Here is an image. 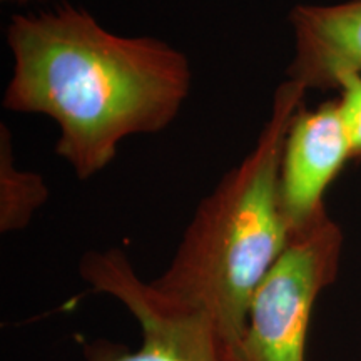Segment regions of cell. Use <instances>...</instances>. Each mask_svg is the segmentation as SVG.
<instances>
[{"instance_id": "cell-5", "label": "cell", "mask_w": 361, "mask_h": 361, "mask_svg": "<svg viewBox=\"0 0 361 361\" xmlns=\"http://www.w3.org/2000/svg\"><path fill=\"white\" fill-rule=\"evenodd\" d=\"M351 161V147L338 99L316 109L300 107L284 137L279 164V201L290 234L328 213L326 191Z\"/></svg>"}, {"instance_id": "cell-7", "label": "cell", "mask_w": 361, "mask_h": 361, "mask_svg": "<svg viewBox=\"0 0 361 361\" xmlns=\"http://www.w3.org/2000/svg\"><path fill=\"white\" fill-rule=\"evenodd\" d=\"M49 200V188L39 173L19 169L13 159L11 130L0 128V231L27 228Z\"/></svg>"}, {"instance_id": "cell-1", "label": "cell", "mask_w": 361, "mask_h": 361, "mask_svg": "<svg viewBox=\"0 0 361 361\" xmlns=\"http://www.w3.org/2000/svg\"><path fill=\"white\" fill-rule=\"evenodd\" d=\"M7 44L13 72L4 107L51 117L57 156L79 179L106 169L126 137L168 128L191 90L186 54L111 32L84 8L13 16Z\"/></svg>"}, {"instance_id": "cell-6", "label": "cell", "mask_w": 361, "mask_h": 361, "mask_svg": "<svg viewBox=\"0 0 361 361\" xmlns=\"http://www.w3.org/2000/svg\"><path fill=\"white\" fill-rule=\"evenodd\" d=\"M295 56L288 79L306 90H338L361 75V0L300 4L290 12Z\"/></svg>"}, {"instance_id": "cell-4", "label": "cell", "mask_w": 361, "mask_h": 361, "mask_svg": "<svg viewBox=\"0 0 361 361\" xmlns=\"http://www.w3.org/2000/svg\"><path fill=\"white\" fill-rule=\"evenodd\" d=\"M79 269L92 291L116 298L141 328L135 350L99 338L84 345V361H238L209 318L161 300L119 247L85 252Z\"/></svg>"}, {"instance_id": "cell-3", "label": "cell", "mask_w": 361, "mask_h": 361, "mask_svg": "<svg viewBox=\"0 0 361 361\" xmlns=\"http://www.w3.org/2000/svg\"><path fill=\"white\" fill-rule=\"evenodd\" d=\"M345 234L323 214L291 234L252 296L238 361H306L316 301L340 273Z\"/></svg>"}, {"instance_id": "cell-2", "label": "cell", "mask_w": 361, "mask_h": 361, "mask_svg": "<svg viewBox=\"0 0 361 361\" xmlns=\"http://www.w3.org/2000/svg\"><path fill=\"white\" fill-rule=\"evenodd\" d=\"M306 92L291 79L278 85L258 141L200 202L168 268L149 281L168 305L209 318L236 353L252 296L291 236L279 164Z\"/></svg>"}, {"instance_id": "cell-8", "label": "cell", "mask_w": 361, "mask_h": 361, "mask_svg": "<svg viewBox=\"0 0 361 361\" xmlns=\"http://www.w3.org/2000/svg\"><path fill=\"white\" fill-rule=\"evenodd\" d=\"M336 99L348 133L351 161H361V75L345 80Z\"/></svg>"}, {"instance_id": "cell-9", "label": "cell", "mask_w": 361, "mask_h": 361, "mask_svg": "<svg viewBox=\"0 0 361 361\" xmlns=\"http://www.w3.org/2000/svg\"><path fill=\"white\" fill-rule=\"evenodd\" d=\"M4 2H27V0H4Z\"/></svg>"}]
</instances>
